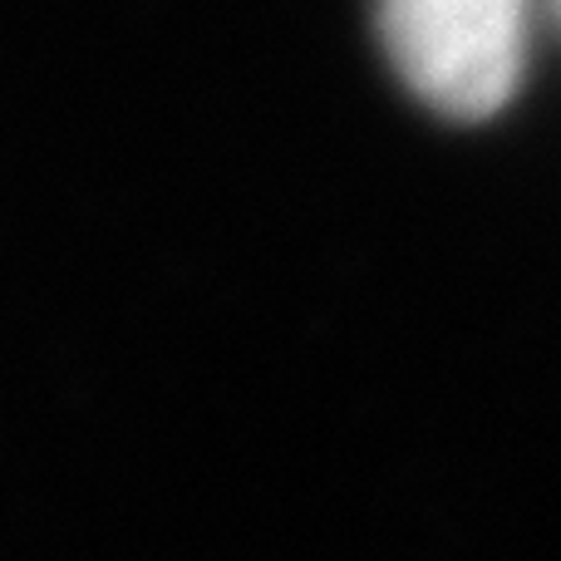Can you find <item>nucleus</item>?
<instances>
[{
    "mask_svg": "<svg viewBox=\"0 0 561 561\" xmlns=\"http://www.w3.org/2000/svg\"><path fill=\"white\" fill-rule=\"evenodd\" d=\"M389 65L428 108L488 118L517 94L527 0H375Z\"/></svg>",
    "mask_w": 561,
    "mask_h": 561,
    "instance_id": "f257e3e1",
    "label": "nucleus"
},
{
    "mask_svg": "<svg viewBox=\"0 0 561 561\" xmlns=\"http://www.w3.org/2000/svg\"><path fill=\"white\" fill-rule=\"evenodd\" d=\"M557 10H561V0H557Z\"/></svg>",
    "mask_w": 561,
    "mask_h": 561,
    "instance_id": "f03ea898",
    "label": "nucleus"
}]
</instances>
